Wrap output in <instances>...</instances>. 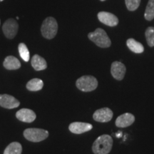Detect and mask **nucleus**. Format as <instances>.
<instances>
[{"label":"nucleus","instance_id":"1","mask_svg":"<svg viewBox=\"0 0 154 154\" xmlns=\"http://www.w3.org/2000/svg\"><path fill=\"white\" fill-rule=\"evenodd\" d=\"M112 146L113 138L109 135L104 134L96 138L92 146V151L94 154H108Z\"/></svg>","mask_w":154,"mask_h":154},{"label":"nucleus","instance_id":"2","mask_svg":"<svg viewBox=\"0 0 154 154\" xmlns=\"http://www.w3.org/2000/svg\"><path fill=\"white\" fill-rule=\"evenodd\" d=\"M88 37L96 45L101 48H108L111 44V42L106 32L101 28L96 29L94 32L88 34Z\"/></svg>","mask_w":154,"mask_h":154},{"label":"nucleus","instance_id":"3","mask_svg":"<svg viewBox=\"0 0 154 154\" xmlns=\"http://www.w3.org/2000/svg\"><path fill=\"white\" fill-rule=\"evenodd\" d=\"M58 31V24L54 17H49L44 20L41 26L42 36L47 39H51L57 35Z\"/></svg>","mask_w":154,"mask_h":154},{"label":"nucleus","instance_id":"4","mask_svg":"<svg viewBox=\"0 0 154 154\" xmlns=\"http://www.w3.org/2000/svg\"><path fill=\"white\" fill-rule=\"evenodd\" d=\"M76 86L82 91H92L97 88L98 81L93 76H83L77 79Z\"/></svg>","mask_w":154,"mask_h":154},{"label":"nucleus","instance_id":"5","mask_svg":"<svg viewBox=\"0 0 154 154\" xmlns=\"http://www.w3.org/2000/svg\"><path fill=\"white\" fill-rule=\"evenodd\" d=\"M24 136L29 141L40 142L49 136V132L41 128H27L24 131Z\"/></svg>","mask_w":154,"mask_h":154},{"label":"nucleus","instance_id":"6","mask_svg":"<svg viewBox=\"0 0 154 154\" xmlns=\"http://www.w3.org/2000/svg\"><path fill=\"white\" fill-rule=\"evenodd\" d=\"M19 25L14 19H9L3 24L2 30L5 36L8 38H14L18 32Z\"/></svg>","mask_w":154,"mask_h":154},{"label":"nucleus","instance_id":"7","mask_svg":"<svg viewBox=\"0 0 154 154\" xmlns=\"http://www.w3.org/2000/svg\"><path fill=\"white\" fill-rule=\"evenodd\" d=\"M113 111L109 108H103L96 110L93 115V118L96 121L106 123L110 121L113 118Z\"/></svg>","mask_w":154,"mask_h":154},{"label":"nucleus","instance_id":"8","mask_svg":"<svg viewBox=\"0 0 154 154\" xmlns=\"http://www.w3.org/2000/svg\"><path fill=\"white\" fill-rule=\"evenodd\" d=\"M126 72V66L124 63L120 61H114L111 64V73L115 79L119 81L122 80L125 76Z\"/></svg>","mask_w":154,"mask_h":154},{"label":"nucleus","instance_id":"9","mask_svg":"<svg viewBox=\"0 0 154 154\" xmlns=\"http://www.w3.org/2000/svg\"><path fill=\"white\" fill-rule=\"evenodd\" d=\"M98 19L103 24L109 26H115L119 24V19L116 15L107 11H100Z\"/></svg>","mask_w":154,"mask_h":154},{"label":"nucleus","instance_id":"10","mask_svg":"<svg viewBox=\"0 0 154 154\" xmlns=\"http://www.w3.org/2000/svg\"><path fill=\"white\" fill-rule=\"evenodd\" d=\"M20 104L19 101L14 96L8 94L0 95V106L7 109H12L17 108Z\"/></svg>","mask_w":154,"mask_h":154},{"label":"nucleus","instance_id":"11","mask_svg":"<svg viewBox=\"0 0 154 154\" xmlns=\"http://www.w3.org/2000/svg\"><path fill=\"white\" fill-rule=\"evenodd\" d=\"M92 128L93 126L91 124L84 122H74L69 126V131L75 134H82L83 133L89 131Z\"/></svg>","mask_w":154,"mask_h":154},{"label":"nucleus","instance_id":"12","mask_svg":"<svg viewBox=\"0 0 154 154\" xmlns=\"http://www.w3.org/2000/svg\"><path fill=\"white\" fill-rule=\"evenodd\" d=\"M36 113L29 109H22L16 113V117L22 122L32 123L36 119Z\"/></svg>","mask_w":154,"mask_h":154},{"label":"nucleus","instance_id":"13","mask_svg":"<svg viewBox=\"0 0 154 154\" xmlns=\"http://www.w3.org/2000/svg\"><path fill=\"white\" fill-rule=\"evenodd\" d=\"M135 121L134 116L129 113H126L119 116L116 120V126L120 128L128 127L134 124Z\"/></svg>","mask_w":154,"mask_h":154},{"label":"nucleus","instance_id":"14","mask_svg":"<svg viewBox=\"0 0 154 154\" xmlns=\"http://www.w3.org/2000/svg\"><path fill=\"white\" fill-rule=\"evenodd\" d=\"M4 66L8 70H17L21 67V63L18 59L13 56H8L5 58L3 63Z\"/></svg>","mask_w":154,"mask_h":154},{"label":"nucleus","instance_id":"15","mask_svg":"<svg viewBox=\"0 0 154 154\" xmlns=\"http://www.w3.org/2000/svg\"><path fill=\"white\" fill-rule=\"evenodd\" d=\"M32 66L36 71H42L47 69V63L43 57L35 54L32 59Z\"/></svg>","mask_w":154,"mask_h":154},{"label":"nucleus","instance_id":"16","mask_svg":"<svg viewBox=\"0 0 154 154\" xmlns=\"http://www.w3.org/2000/svg\"><path fill=\"white\" fill-rule=\"evenodd\" d=\"M127 47L131 51L136 54L143 53L144 51V47L140 42H138L134 38H128L126 42Z\"/></svg>","mask_w":154,"mask_h":154},{"label":"nucleus","instance_id":"17","mask_svg":"<svg viewBox=\"0 0 154 154\" xmlns=\"http://www.w3.org/2000/svg\"><path fill=\"white\" fill-rule=\"evenodd\" d=\"M44 83L39 79H33L26 84V88L31 91H40L43 88Z\"/></svg>","mask_w":154,"mask_h":154},{"label":"nucleus","instance_id":"18","mask_svg":"<svg viewBox=\"0 0 154 154\" xmlns=\"http://www.w3.org/2000/svg\"><path fill=\"white\" fill-rule=\"evenodd\" d=\"M22 146L18 142H12L6 148L4 154H22Z\"/></svg>","mask_w":154,"mask_h":154},{"label":"nucleus","instance_id":"19","mask_svg":"<svg viewBox=\"0 0 154 154\" xmlns=\"http://www.w3.org/2000/svg\"><path fill=\"white\" fill-rule=\"evenodd\" d=\"M146 20L151 21L154 18V0H149L144 14Z\"/></svg>","mask_w":154,"mask_h":154},{"label":"nucleus","instance_id":"20","mask_svg":"<svg viewBox=\"0 0 154 154\" xmlns=\"http://www.w3.org/2000/svg\"><path fill=\"white\" fill-rule=\"evenodd\" d=\"M19 52L20 57H22V59L26 62L29 61V51L27 47L26 46V44L24 43H20L19 44Z\"/></svg>","mask_w":154,"mask_h":154},{"label":"nucleus","instance_id":"21","mask_svg":"<svg viewBox=\"0 0 154 154\" xmlns=\"http://www.w3.org/2000/svg\"><path fill=\"white\" fill-rule=\"evenodd\" d=\"M146 38L149 47H154V27L150 26L146 31Z\"/></svg>","mask_w":154,"mask_h":154},{"label":"nucleus","instance_id":"22","mask_svg":"<svg viewBox=\"0 0 154 154\" xmlns=\"http://www.w3.org/2000/svg\"><path fill=\"white\" fill-rule=\"evenodd\" d=\"M127 9L129 11L136 10L139 7L140 0H125Z\"/></svg>","mask_w":154,"mask_h":154},{"label":"nucleus","instance_id":"23","mask_svg":"<svg viewBox=\"0 0 154 154\" xmlns=\"http://www.w3.org/2000/svg\"><path fill=\"white\" fill-rule=\"evenodd\" d=\"M100 1H101V2H104V1H106V0H100Z\"/></svg>","mask_w":154,"mask_h":154},{"label":"nucleus","instance_id":"24","mask_svg":"<svg viewBox=\"0 0 154 154\" xmlns=\"http://www.w3.org/2000/svg\"><path fill=\"white\" fill-rule=\"evenodd\" d=\"M3 1V0H0V2H2Z\"/></svg>","mask_w":154,"mask_h":154}]
</instances>
